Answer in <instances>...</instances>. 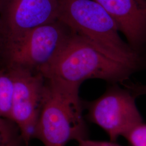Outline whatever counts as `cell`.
I'll list each match as a JSON object with an SVG mask.
<instances>
[{"label":"cell","instance_id":"cell-1","mask_svg":"<svg viewBox=\"0 0 146 146\" xmlns=\"http://www.w3.org/2000/svg\"><path fill=\"white\" fill-rule=\"evenodd\" d=\"M135 69L108 57L86 40L74 34L57 56L41 73L46 80L64 88L79 90L90 78L123 84Z\"/></svg>","mask_w":146,"mask_h":146},{"label":"cell","instance_id":"cell-2","mask_svg":"<svg viewBox=\"0 0 146 146\" xmlns=\"http://www.w3.org/2000/svg\"><path fill=\"white\" fill-rule=\"evenodd\" d=\"M58 20L108 57L136 71L146 67L144 55L122 40L115 21L94 0H59Z\"/></svg>","mask_w":146,"mask_h":146},{"label":"cell","instance_id":"cell-3","mask_svg":"<svg viewBox=\"0 0 146 146\" xmlns=\"http://www.w3.org/2000/svg\"><path fill=\"white\" fill-rule=\"evenodd\" d=\"M79 91L70 90L45 80L41 108L33 137L44 146H66L87 138Z\"/></svg>","mask_w":146,"mask_h":146},{"label":"cell","instance_id":"cell-4","mask_svg":"<svg viewBox=\"0 0 146 146\" xmlns=\"http://www.w3.org/2000/svg\"><path fill=\"white\" fill-rule=\"evenodd\" d=\"M73 34L66 24L56 20L6 41L2 47L8 67L39 73L57 56Z\"/></svg>","mask_w":146,"mask_h":146},{"label":"cell","instance_id":"cell-5","mask_svg":"<svg viewBox=\"0 0 146 146\" xmlns=\"http://www.w3.org/2000/svg\"><path fill=\"white\" fill-rule=\"evenodd\" d=\"M135 99L129 90L114 84L99 98L83 104L88 120L102 128L110 141L116 142L143 122Z\"/></svg>","mask_w":146,"mask_h":146},{"label":"cell","instance_id":"cell-6","mask_svg":"<svg viewBox=\"0 0 146 146\" xmlns=\"http://www.w3.org/2000/svg\"><path fill=\"white\" fill-rule=\"evenodd\" d=\"M8 71L14 82L11 120L28 146L40 113L45 79L41 73L27 68L9 67Z\"/></svg>","mask_w":146,"mask_h":146},{"label":"cell","instance_id":"cell-7","mask_svg":"<svg viewBox=\"0 0 146 146\" xmlns=\"http://www.w3.org/2000/svg\"><path fill=\"white\" fill-rule=\"evenodd\" d=\"M59 0H0L2 44L33 28L58 20Z\"/></svg>","mask_w":146,"mask_h":146},{"label":"cell","instance_id":"cell-8","mask_svg":"<svg viewBox=\"0 0 146 146\" xmlns=\"http://www.w3.org/2000/svg\"><path fill=\"white\" fill-rule=\"evenodd\" d=\"M110 14L134 50H146V0H94Z\"/></svg>","mask_w":146,"mask_h":146},{"label":"cell","instance_id":"cell-9","mask_svg":"<svg viewBox=\"0 0 146 146\" xmlns=\"http://www.w3.org/2000/svg\"><path fill=\"white\" fill-rule=\"evenodd\" d=\"M14 82L10 74L0 70V115L11 120Z\"/></svg>","mask_w":146,"mask_h":146},{"label":"cell","instance_id":"cell-10","mask_svg":"<svg viewBox=\"0 0 146 146\" xmlns=\"http://www.w3.org/2000/svg\"><path fill=\"white\" fill-rule=\"evenodd\" d=\"M24 144L20 131L12 120L0 115V146H21Z\"/></svg>","mask_w":146,"mask_h":146},{"label":"cell","instance_id":"cell-11","mask_svg":"<svg viewBox=\"0 0 146 146\" xmlns=\"http://www.w3.org/2000/svg\"><path fill=\"white\" fill-rule=\"evenodd\" d=\"M125 138L129 146H146V123L143 122L135 126Z\"/></svg>","mask_w":146,"mask_h":146},{"label":"cell","instance_id":"cell-12","mask_svg":"<svg viewBox=\"0 0 146 146\" xmlns=\"http://www.w3.org/2000/svg\"><path fill=\"white\" fill-rule=\"evenodd\" d=\"M122 84L124 87L129 90L135 98L142 95H146V84L127 82Z\"/></svg>","mask_w":146,"mask_h":146},{"label":"cell","instance_id":"cell-13","mask_svg":"<svg viewBox=\"0 0 146 146\" xmlns=\"http://www.w3.org/2000/svg\"><path fill=\"white\" fill-rule=\"evenodd\" d=\"M78 146H131L121 145L116 142L106 141H95L89 140L87 138L78 142Z\"/></svg>","mask_w":146,"mask_h":146},{"label":"cell","instance_id":"cell-14","mask_svg":"<svg viewBox=\"0 0 146 146\" xmlns=\"http://www.w3.org/2000/svg\"><path fill=\"white\" fill-rule=\"evenodd\" d=\"M2 36L1 34V31H0V47H2Z\"/></svg>","mask_w":146,"mask_h":146}]
</instances>
